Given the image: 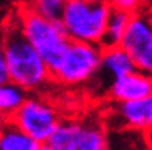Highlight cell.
Returning a JSON list of instances; mask_svg holds the SVG:
<instances>
[{"label": "cell", "mask_w": 152, "mask_h": 150, "mask_svg": "<svg viewBox=\"0 0 152 150\" xmlns=\"http://www.w3.org/2000/svg\"><path fill=\"white\" fill-rule=\"evenodd\" d=\"M38 143L22 129H18L12 119H5L0 124V150H40Z\"/></svg>", "instance_id": "cell-11"}, {"label": "cell", "mask_w": 152, "mask_h": 150, "mask_svg": "<svg viewBox=\"0 0 152 150\" xmlns=\"http://www.w3.org/2000/svg\"><path fill=\"white\" fill-rule=\"evenodd\" d=\"M27 5L43 18L53 20V22H61L66 2L65 0H35V2H28Z\"/></svg>", "instance_id": "cell-14"}, {"label": "cell", "mask_w": 152, "mask_h": 150, "mask_svg": "<svg viewBox=\"0 0 152 150\" xmlns=\"http://www.w3.org/2000/svg\"><path fill=\"white\" fill-rule=\"evenodd\" d=\"M111 5L119 8V10H124V12H127V13H131V15H134V13L141 10L145 4L136 2V0H119V2H111Z\"/></svg>", "instance_id": "cell-15"}, {"label": "cell", "mask_w": 152, "mask_h": 150, "mask_svg": "<svg viewBox=\"0 0 152 150\" xmlns=\"http://www.w3.org/2000/svg\"><path fill=\"white\" fill-rule=\"evenodd\" d=\"M27 99L28 92L18 84L12 81L0 84V116L4 119H12Z\"/></svg>", "instance_id": "cell-12"}, {"label": "cell", "mask_w": 152, "mask_h": 150, "mask_svg": "<svg viewBox=\"0 0 152 150\" xmlns=\"http://www.w3.org/2000/svg\"><path fill=\"white\" fill-rule=\"evenodd\" d=\"M145 140H147V145L152 147V127L149 129V132L145 134Z\"/></svg>", "instance_id": "cell-17"}, {"label": "cell", "mask_w": 152, "mask_h": 150, "mask_svg": "<svg viewBox=\"0 0 152 150\" xmlns=\"http://www.w3.org/2000/svg\"><path fill=\"white\" fill-rule=\"evenodd\" d=\"M12 120L18 129L42 145L50 142L63 122L58 107L40 94L28 96L25 104L12 117Z\"/></svg>", "instance_id": "cell-5"}, {"label": "cell", "mask_w": 152, "mask_h": 150, "mask_svg": "<svg viewBox=\"0 0 152 150\" xmlns=\"http://www.w3.org/2000/svg\"><path fill=\"white\" fill-rule=\"evenodd\" d=\"M10 81V76H8V69H7V63H5V55L2 45H0V84L8 83Z\"/></svg>", "instance_id": "cell-16"}, {"label": "cell", "mask_w": 152, "mask_h": 150, "mask_svg": "<svg viewBox=\"0 0 152 150\" xmlns=\"http://www.w3.org/2000/svg\"><path fill=\"white\" fill-rule=\"evenodd\" d=\"M4 120H5V119H4V117H2V116H0V124H2V122H4Z\"/></svg>", "instance_id": "cell-19"}, {"label": "cell", "mask_w": 152, "mask_h": 150, "mask_svg": "<svg viewBox=\"0 0 152 150\" xmlns=\"http://www.w3.org/2000/svg\"><path fill=\"white\" fill-rule=\"evenodd\" d=\"M101 56L103 46L69 42L60 61L51 68V78L63 86L86 84L99 74Z\"/></svg>", "instance_id": "cell-4"}, {"label": "cell", "mask_w": 152, "mask_h": 150, "mask_svg": "<svg viewBox=\"0 0 152 150\" xmlns=\"http://www.w3.org/2000/svg\"><path fill=\"white\" fill-rule=\"evenodd\" d=\"M107 96L114 104L152 98V76L134 71L124 78H119L107 87Z\"/></svg>", "instance_id": "cell-9"}, {"label": "cell", "mask_w": 152, "mask_h": 150, "mask_svg": "<svg viewBox=\"0 0 152 150\" xmlns=\"http://www.w3.org/2000/svg\"><path fill=\"white\" fill-rule=\"evenodd\" d=\"M40 150H56V149H55V147H51L50 143H45V145H42V149H40Z\"/></svg>", "instance_id": "cell-18"}, {"label": "cell", "mask_w": 152, "mask_h": 150, "mask_svg": "<svg viewBox=\"0 0 152 150\" xmlns=\"http://www.w3.org/2000/svg\"><path fill=\"white\" fill-rule=\"evenodd\" d=\"M137 71L132 60L127 53L122 50V46H111L103 48V56H101V69L98 76H103L107 81V87L119 78L131 74ZM106 87V89H107Z\"/></svg>", "instance_id": "cell-10"}, {"label": "cell", "mask_w": 152, "mask_h": 150, "mask_svg": "<svg viewBox=\"0 0 152 150\" xmlns=\"http://www.w3.org/2000/svg\"><path fill=\"white\" fill-rule=\"evenodd\" d=\"M15 15L22 35L40 53V56L45 60L51 71V68L60 61L61 55L69 45V38L61 22L43 18L35 13L27 4H22V7L17 8Z\"/></svg>", "instance_id": "cell-3"}, {"label": "cell", "mask_w": 152, "mask_h": 150, "mask_svg": "<svg viewBox=\"0 0 152 150\" xmlns=\"http://www.w3.org/2000/svg\"><path fill=\"white\" fill-rule=\"evenodd\" d=\"M131 17L132 15L127 13V12L113 7L109 20H107L103 48H111V46H121L122 45V40H124V36H126V31H127V28H129Z\"/></svg>", "instance_id": "cell-13"}, {"label": "cell", "mask_w": 152, "mask_h": 150, "mask_svg": "<svg viewBox=\"0 0 152 150\" xmlns=\"http://www.w3.org/2000/svg\"><path fill=\"white\" fill-rule=\"evenodd\" d=\"M109 120L119 130H129L145 135L152 127V98L116 102L111 109Z\"/></svg>", "instance_id": "cell-8"}, {"label": "cell", "mask_w": 152, "mask_h": 150, "mask_svg": "<svg viewBox=\"0 0 152 150\" xmlns=\"http://www.w3.org/2000/svg\"><path fill=\"white\" fill-rule=\"evenodd\" d=\"M145 150H152V147H147V149H145Z\"/></svg>", "instance_id": "cell-20"}, {"label": "cell", "mask_w": 152, "mask_h": 150, "mask_svg": "<svg viewBox=\"0 0 152 150\" xmlns=\"http://www.w3.org/2000/svg\"><path fill=\"white\" fill-rule=\"evenodd\" d=\"M122 50L131 56L137 71L152 76V10L145 5L131 17L122 40Z\"/></svg>", "instance_id": "cell-7"}, {"label": "cell", "mask_w": 152, "mask_h": 150, "mask_svg": "<svg viewBox=\"0 0 152 150\" xmlns=\"http://www.w3.org/2000/svg\"><path fill=\"white\" fill-rule=\"evenodd\" d=\"M113 5L103 0H66L61 25L69 42L103 46Z\"/></svg>", "instance_id": "cell-2"}, {"label": "cell", "mask_w": 152, "mask_h": 150, "mask_svg": "<svg viewBox=\"0 0 152 150\" xmlns=\"http://www.w3.org/2000/svg\"><path fill=\"white\" fill-rule=\"evenodd\" d=\"M48 143L56 150H109L106 125L93 117L63 120Z\"/></svg>", "instance_id": "cell-6"}, {"label": "cell", "mask_w": 152, "mask_h": 150, "mask_svg": "<svg viewBox=\"0 0 152 150\" xmlns=\"http://www.w3.org/2000/svg\"><path fill=\"white\" fill-rule=\"evenodd\" d=\"M0 45L12 83L18 84L28 94H38L53 81L48 64L22 35L15 12L12 13V20L5 22Z\"/></svg>", "instance_id": "cell-1"}]
</instances>
